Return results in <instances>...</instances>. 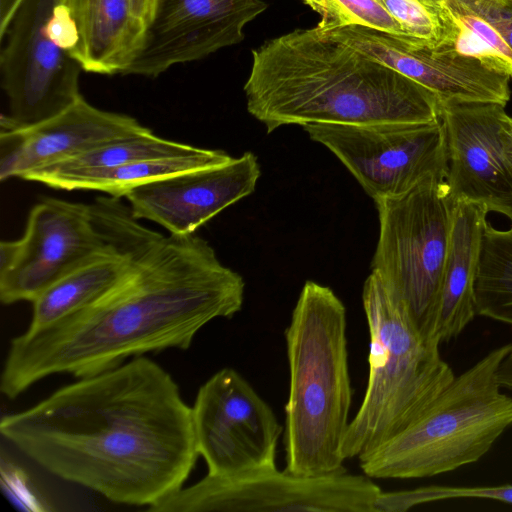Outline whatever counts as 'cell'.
Wrapping results in <instances>:
<instances>
[{"mask_svg":"<svg viewBox=\"0 0 512 512\" xmlns=\"http://www.w3.org/2000/svg\"><path fill=\"white\" fill-rule=\"evenodd\" d=\"M0 433L50 474L147 509L183 487L199 456L191 406L144 356L3 416Z\"/></svg>","mask_w":512,"mask_h":512,"instance_id":"cell-1","label":"cell"},{"mask_svg":"<svg viewBox=\"0 0 512 512\" xmlns=\"http://www.w3.org/2000/svg\"><path fill=\"white\" fill-rule=\"evenodd\" d=\"M245 281L195 233L162 236L98 304L13 337L0 375L10 399L54 375L85 378L129 358L188 349L196 334L243 306Z\"/></svg>","mask_w":512,"mask_h":512,"instance_id":"cell-2","label":"cell"},{"mask_svg":"<svg viewBox=\"0 0 512 512\" xmlns=\"http://www.w3.org/2000/svg\"><path fill=\"white\" fill-rule=\"evenodd\" d=\"M247 110L267 133L284 125L423 123L440 119L438 96L317 27L252 50Z\"/></svg>","mask_w":512,"mask_h":512,"instance_id":"cell-3","label":"cell"},{"mask_svg":"<svg viewBox=\"0 0 512 512\" xmlns=\"http://www.w3.org/2000/svg\"><path fill=\"white\" fill-rule=\"evenodd\" d=\"M346 308L334 291L308 280L285 330L289 391L285 470L302 476L344 472L342 442L353 389Z\"/></svg>","mask_w":512,"mask_h":512,"instance_id":"cell-4","label":"cell"},{"mask_svg":"<svg viewBox=\"0 0 512 512\" xmlns=\"http://www.w3.org/2000/svg\"><path fill=\"white\" fill-rule=\"evenodd\" d=\"M362 303L370 339L368 381L342 442L344 460H359L402 432L455 377L440 343L419 332L373 272L364 282Z\"/></svg>","mask_w":512,"mask_h":512,"instance_id":"cell-5","label":"cell"},{"mask_svg":"<svg viewBox=\"0 0 512 512\" xmlns=\"http://www.w3.org/2000/svg\"><path fill=\"white\" fill-rule=\"evenodd\" d=\"M511 346L491 350L455 375L411 425L359 459L364 474L372 479L431 477L481 459L512 425V397L497 381Z\"/></svg>","mask_w":512,"mask_h":512,"instance_id":"cell-6","label":"cell"},{"mask_svg":"<svg viewBox=\"0 0 512 512\" xmlns=\"http://www.w3.org/2000/svg\"><path fill=\"white\" fill-rule=\"evenodd\" d=\"M161 234L141 225L120 197L91 203L46 197L29 212L12 266L0 273L5 305L32 302L57 280L98 257L138 250Z\"/></svg>","mask_w":512,"mask_h":512,"instance_id":"cell-7","label":"cell"},{"mask_svg":"<svg viewBox=\"0 0 512 512\" xmlns=\"http://www.w3.org/2000/svg\"><path fill=\"white\" fill-rule=\"evenodd\" d=\"M374 203L379 237L371 272L419 332L441 344L436 331L453 208L446 181L429 179L401 196Z\"/></svg>","mask_w":512,"mask_h":512,"instance_id":"cell-8","label":"cell"},{"mask_svg":"<svg viewBox=\"0 0 512 512\" xmlns=\"http://www.w3.org/2000/svg\"><path fill=\"white\" fill-rule=\"evenodd\" d=\"M59 0H21L0 38L1 86L9 112L1 128L45 121L82 95L80 64L63 46L57 26Z\"/></svg>","mask_w":512,"mask_h":512,"instance_id":"cell-9","label":"cell"},{"mask_svg":"<svg viewBox=\"0 0 512 512\" xmlns=\"http://www.w3.org/2000/svg\"><path fill=\"white\" fill-rule=\"evenodd\" d=\"M380 487L346 471L302 476L276 467L243 475L207 474L151 508L153 512H375Z\"/></svg>","mask_w":512,"mask_h":512,"instance_id":"cell-10","label":"cell"},{"mask_svg":"<svg viewBox=\"0 0 512 512\" xmlns=\"http://www.w3.org/2000/svg\"><path fill=\"white\" fill-rule=\"evenodd\" d=\"M375 201L401 196L429 179L446 180L447 140L440 119L423 123L308 124Z\"/></svg>","mask_w":512,"mask_h":512,"instance_id":"cell-11","label":"cell"},{"mask_svg":"<svg viewBox=\"0 0 512 512\" xmlns=\"http://www.w3.org/2000/svg\"><path fill=\"white\" fill-rule=\"evenodd\" d=\"M191 408L196 448L207 474L231 477L276 467L283 427L235 369L213 374L199 388Z\"/></svg>","mask_w":512,"mask_h":512,"instance_id":"cell-12","label":"cell"},{"mask_svg":"<svg viewBox=\"0 0 512 512\" xmlns=\"http://www.w3.org/2000/svg\"><path fill=\"white\" fill-rule=\"evenodd\" d=\"M447 140L446 184L451 201L482 205L512 221V133L505 106L441 104Z\"/></svg>","mask_w":512,"mask_h":512,"instance_id":"cell-13","label":"cell"},{"mask_svg":"<svg viewBox=\"0 0 512 512\" xmlns=\"http://www.w3.org/2000/svg\"><path fill=\"white\" fill-rule=\"evenodd\" d=\"M266 9L262 0H155L141 48L123 75L155 78L236 45Z\"/></svg>","mask_w":512,"mask_h":512,"instance_id":"cell-14","label":"cell"},{"mask_svg":"<svg viewBox=\"0 0 512 512\" xmlns=\"http://www.w3.org/2000/svg\"><path fill=\"white\" fill-rule=\"evenodd\" d=\"M320 31L431 90L441 104L494 102L505 106L510 99L509 75L448 45L431 47L412 43L358 25Z\"/></svg>","mask_w":512,"mask_h":512,"instance_id":"cell-15","label":"cell"},{"mask_svg":"<svg viewBox=\"0 0 512 512\" xmlns=\"http://www.w3.org/2000/svg\"><path fill=\"white\" fill-rule=\"evenodd\" d=\"M261 175L252 152L205 168L185 171L131 188L123 198L135 218L170 234L195 231L225 208L254 192Z\"/></svg>","mask_w":512,"mask_h":512,"instance_id":"cell-16","label":"cell"},{"mask_svg":"<svg viewBox=\"0 0 512 512\" xmlns=\"http://www.w3.org/2000/svg\"><path fill=\"white\" fill-rule=\"evenodd\" d=\"M149 128L135 118L101 110L82 96L40 123L0 130V180L65 161L104 143Z\"/></svg>","mask_w":512,"mask_h":512,"instance_id":"cell-17","label":"cell"},{"mask_svg":"<svg viewBox=\"0 0 512 512\" xmlns=\"http://www.w3.org/2000/svg\"><path fill=\"white\" fill-rule=\"evenodd\" d=\"M60 40L83 71L124 74L141 48L145 25L130 0H59Z\"/></svg>","mask_w":512,"mask_h":512,"instance_id":"cell-18","label":"cell"},{"mask_svg":"<svg viewBox=\"0 0 512 512\" xmlns=\"http://www.w3.org/2000/svg\"><path fill=\"white\" fill-rule=\"evenodd\" d=\"M487 214L479 204L453 203L436 331L441 343L457 337L476 315L474 283Z\"/></svg>","mask_w":512,"mask_h":512,"instance_id":"cell-19","label":"cell"},{"mask_svg":"<svg viewBox=\"0 0 512 512\" xmlns=\"http://www.w3.org/2000/svg\"><path fill=\"white\" fill-rule=\"evenodd\" d=\"M162 236L132 252L98 257L57 280L31 302L32 318L27 329L42 328L101 302L133 275Z\"/></svg>","mask_w":512,"mask_h":512,"instance_id":"cell-20","label":"cell"},{"mask_svg":"<svg viewBox=\"0 0 512 512\" xmlns=\"http://www.w3.org/2000/svg\"><path fill=\"white\" fill-rule=\"evenodd\" d=\"M233 157L222 150L199 148L191 153L144 159L123 165L64 173L33 172L22 179L60 190H93L123 198L131 188L185 171L225 163Z\"/></svg>","mask_w":512,"mask_h":512,"instance_id":"cell-21","label":"cell"},{"mask_svg":"<svg viewBox=\"0 0 512 512\" xmlns=\"http://www.w3.org/2000/svg\"><path fill=\"white\" fill-rule=\"evenodd\" d=\"M476 315L512 326V225L485 224L474 283Z\"/></svg>","mask_w":512,"mask_h":512,"instance_id":"cell-22","label":"cell"},{"mask_svg":"<svg viewBox=\"0 0 512 512\" xmlns=\"http://www.w3.org/2000/svg\"><path fill=\"white\" fill-rule=\"evenodd\" d=\"M197 149L195 146L156 136L148 129L139 134L104 143L75 157L30 173H64L110 168L144 159L188 154Z\"/></svg>","mask_w":512,"mask_h":512,"instance_id":"cell-23","label":"cell"},{"mask_svg":"<svg viewBox=\"0 0 512 512\" xmlns=\"http://www.w3.org/2000/svg\"><path fill=\"white\" fill-rule=\"evenodd\" d=\"M300 1L319 15L320 20L316 27L320 30L358 25L389 33L412 42L379 0Z\"/></svg>","mask_w":512,"mask_h":512,"instance_id":"cell-24","label":"cell"},{"mask_svg":"<svg viewBox=\"0 0 512 512\" xmlns=\"http://www.w3.org/2000/svg\"><path fill=\"white\" fill-rule=\"evenodd\" d=\"M452 499H487L512 504V484L494 486L430 485L383 492L376 498L375 512H404L420 504Z\"/></svg>","mask_w":512,"mask_h":512,"instance_id":"cell-25","label":"cell"},{"mask_svg":"<svg viewBox=\"0 0 512 512\" xmlns=\"http://www.w3.org/2000/svg\"><path fill=\"white\" fill-rule=\"evenodd\" d=\"M414 43L436 47L445 38V27L434 0H379Z\"/></svg>","mask_w":512,"mask_h":512,"instance_id":"cell-26","label":"cell"},{"mask_svg":"<svg viewBox=\"0 0 512 512\" xmlns=\"http://www.w3.org/2000/svg\"><path fill=\"white\" fill-rule=\"evenodd\" d=\"M486 19L512 50V0H461Z\"/></svg>","mask_w":512,"mask_h":512,"instance_id":"cell-27","label":"cell"},{"mask_svg":"<svg viewBox=\"0 0 512 512\" xmlns=\"http://www.w3.org/2000/svg\"><path fill=\"white\" fill-rule=\"evenodd\" d=\"M497 381L501 388L512 390V346L497 369Z\"/></svg>","mask_w":512,"mask_h":512,"instance_id":"cell-28","label":"cell"},{"mask_svg":"<svg viewBox=\"0 0 512 512\" xmlns=\"http://www.w3.org/2000/svg\"><path fill=\"white\" fill-rule=\"evenodd\" d=\"M134 15L145 25L150 21L155 0H130Z\"/></svg>","mask_w":512,"mask_h":512,"instance_id":"cell-29","label":"cell"},{"mask_svg":"<svg viewBox=\"0 0 512 512\" xmlns=\"http://www.w3.org/2000/svg\"><path fill=\"white\" fill-rule=\"evenodd\" d=\"M21 0H0V7L5 12L11 13L15 11Z\"/></svg>","mask_w":512,"mask_h":512,"instance_id":"cell-30","label":"cell"},{"mask_svg":"<svg viewBox=\"0 0 512 512\" xmlns=\"http://www.w3.org/2000/svg\"><path fill=\"white\" fill-rule=\"evenodd\" d=\"M510 129H511V133H512V118H511V126H510Z\"/></svg>","mask_w":512,"mask_h":512,"instance_id":"cell-31","label":"cell"}]
</instances>
